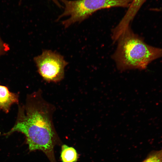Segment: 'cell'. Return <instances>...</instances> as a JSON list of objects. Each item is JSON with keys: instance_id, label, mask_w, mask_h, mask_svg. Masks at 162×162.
Masks as SVG:
<instances>
[{"instance_id": "obj_1", "label": "cell", "mask_w": 162, "mask_h": 162, "mask_svg": "<svg viewBox=\"0 0 162 162\" xmlns=\"http://www.w3.org/2000/svg\"><path fill=\"white\" fill-rule=\"evenodd\" d=\"M55 107L43 97L39 90L27 97L25 104L20 106L14 126L4 135L15 131L24 134L30 151L40 150L51 162H55L54 143L56 138L53 122Z\"/></svg>"}, {"instance_id": "obj_2", "label": "cell", "mask_w": 162, "mask_h": 162, "mask_svg": "<svg viewBox=\"0 0 162 162\" xmlns=\"http://www.w3.org/2000/svg\"><path fill=\"white\" fill-rule=\"evenodd\" d=\"M117 41V46L112 57L120 71L145 69L152 61L162 57V49L147 44L130 26Z\"/></svg>"}, {"instance_id": "obj_3", "label": "cell", "mask_w": 162, "mask_h": 162, "mask_svg": "<svg viewBox=\"0 0 162 162\" xmlns=\"http://www.w3.org/2000/svg\"><path fill=\"white\" fill-rule=\"evenodd\" d=\"M133 0H60L64 6L63 12L57 20L69 16L62 22L67 28L76 22H80L96 11L114 7L129 8Z\"/></svg>"}, {"instance_id": "obj_4", "label": "cell", "mask_w": 162, "mask_h": 162, "mask_svg": "<svg viewBox=\"0 0 162 162\" xmlns=\"http://www.w3.org/2000/svg\"><path fill=\"white\" fill-rule=\"evenodd\" d=\"M34 61L38 73L45 81L57 82L64 76V69L68 63L63 57L51 50H44L35 57Z\"/></svg>"}, {"instance_id": "obj_5", "label": "cell", "mask_w": 162, "mask_h": 162, "mask_svg": "<svg viewBox=\"0 0 162 162\" xmlns=\"http://www.w3.org/2000/svg\"><path fill=\"white\" fill-rule=\"evenodd\" d=\"M18 102V94L10 92L7 87L0 85V110L8 113L11 105Z\"/></svg>"}, {"instance_id": "obj_6", "label": "cell", "mask_w": 162, "mask_h": 162, "mask_svg": "<svg viewBox=\"0 0 162 162\" xmlns=\"http://www.w3.org/2000/svg\"><path fill=\"white\" fill-rule=\"evenodd\" d=\"M78 154L73 147L63 145L62 147L61 158L62 162H76Z\"/></svg>"}, {"instance_id": "obj_7", "label": "cell", "mask_w": 162, "mask_h": 162, "mask_svg": "<svg viewBox=\"0 0 162 162\" xmlns=\"http://www.w3.org/2000/svg\"><path fill=\"white\" fill-rule=\"evenodd\" d=\"M146 0H133L126 12L127 14L131 17H134Z\"/></svg>"}, {"instance_id": "obj_8", "label": "cell", "mask_w": 162, "mask_h": 162, "mask_svg": "<svg viewBox=\"0 0 162 162\" xmlns=\"http://www.w3.org/2000/svg\"><path fill=\"white\" fill-rule=\"evenodd\" d=\"M142 162H162V148L152 151Z\"/></svg>"}, {"instance_id": "obj_9", "label": "cell", "mask_w": 162, "mask_h": 162, "mask_svg": "<svg viewBox=\"0 0 162 162\" xmlns=\"http://www.w3.org/2000/svg\"><path fill=\"white\" fill-rule=\"evenodd\" d=\"M9 50L8 45L4 42L0 36V56L5 54Z\"/></svg>"}, {"instance_id": "obj_10", "label": "cell", "mask_w": 162, "mask_h": 162, "mask_svg": "<svg viewBox=\"0 0 162 162\" xmlns=\"http://www.w3.org/2000/svg\"><path fill=\"white\" fill-rule=\"evenodd\" d=\"M52 1L59 8H62V6L60 2V0H50Z\"/></svg>"}]
</instances>
